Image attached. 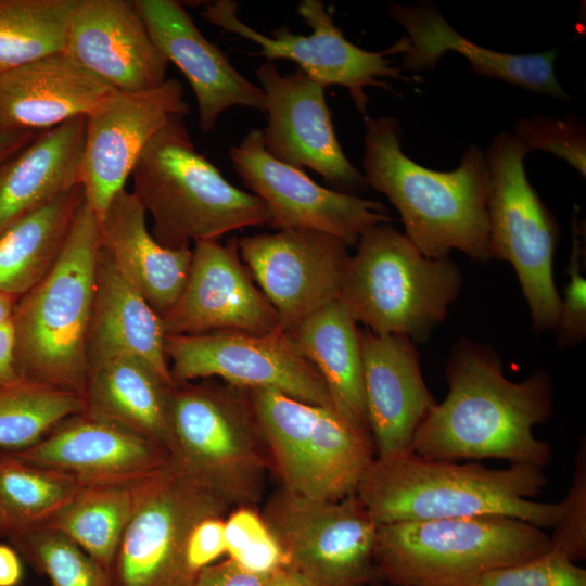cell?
<instances>
[{
    "mask_svg": "<svg viewBox=\"0 0 586 586\" xmlns=\"http://www.w3.org/2000/svg\"><path fill=\"white\" fill-rule=\"evenodd\" d=\"M367 421L377 457L411 451L415 433L436 403L413 342L360 331Z\"/></svg>",
    "mask_w": 586,
    "mask_h": 586,
    "instance_id": "23",
    "label": "cell"
},
{
    "mask_svg": "<svg viewBox=\"0 0 586 586\" xmlns=\"http://www.w3.org/2000/svg\"><path fill=\"white\" fill-rule=\"evenodd\" d=\"M165 354L175 384L221 379L239 388L276 391L336 411L321 375L283 330L170 335Z\"/></svg>",
    "mask_w": 586,
    "mask_h": 586,
    "instance_id": "14",
    "label": "cell"
},
{
    "mask_svg": "<svg viewBox=\"0 0 586 586\" xmlns=\"http://www.w3.org/2000/svg\"><path fill=\"white\" fill-rule=\"evenodd\" d=\"M229 155L243 183L265 203L272 229L318 231L356 246L367 229L393 220L382 203L322 187L275 158L260 129L251 130Z\"/></svg>",
    "mask_w": 586,
    "mask_h": 586,
    "instance_id": "15",
    "label": "cell"
},
{
    "mask_svg": "<svg viewBox=\"0 0 586 586\" xmlns=\"http://www.w3.org/2000/svg\"><path fill=\"white\" fill-rule=\"evenodd\" d=\"M18 297L0 293V327L10 322Z\"/></svg>",
    "mask_w": 586,
    "mask_h": 586,
    "instance_id": "48",
    "label": "cell"
},
{
    "mask_svg": "<svg viewBox=\"0 0 586 586\" xmlns=\"http://www.w3.org/2000/svg\"><path fill=\"white\" fill-rule=\"evenodd\" d=\"M85 410L84 397L24 378L0 384V450L28 448L66 418Z\"/></svg>",
    "mask_w": 586,
    "mask_h": 586,
    "instance_id": "34",
    "label": "cell"
},
{
    "mask_svg": "<svg viewBox=\"0 0 586 586\" xmlns=\"http://www.w3.org/2000/svg\"><path fill=\"white\" fill-rule=\"evenodd\" d=\"M447 382V396L415 433L412 453L449 462L494 458L544 468L550 461V446L533 434L551 413L547 372L513 382L495 353L467 341L450 355Z\"/></svg>",
    "mask_w": 586,
    "mask_h": 586,
    "instance_id": "1",
    "label": "cell"
},
{
    "mask_svg": "<svg viewBox=\"0 0 586 586\" xmlns=\"http://www.w3.org/2000/svg\"><path fill=\"white\" fill-rule=\"evenodd\" d=\"M230 508L171 461L145 479L109 571L110 586H192L187 543L203 519Z\"/></svg>",
    "mask_w": 586,
    "mask_h": 586,
    "instance_id": "11",
    "label": "cell"
},
{
    "mask_svg": "<svg viewBox=\"0 0 586 586\" xmlns=\"http://www.w3.org/2000/svg\"><path fill=\"white\" fill-rule=\"evenodd\" d=\"M246 391L284 489L317 500L356 494L374 459L369 435L334 409L276 391Z\"/></svg>",
    "mask_w": 586,
    "mask_h": 586,
    "instance_id": "9",
    "label": "cell"
},
{
    "mask_svg": "<svg viewBox=\"0 0 586 586\" xmlns=\"http://www.w3.org/2000/svg\"><path fill=\"white\" fill-rule=\"evenodd\" d=\"M99 242L120 273L164 316L187 283L192 250L161 244L148 229L144 207L126 189L114 196L99 219Z\"/></svg>",
    "mask_w": 586,
    "mask_h": 586,
    "instance_id": "27",
    "label": "cell"
},
{
    "mask_svg": "<svg viewBox=\"0 0 586 586\" xmlns=\"http://www.w3.org/2000/svg\"><path fill=\"white\" fill-rule=\"evenodd\" d=\"M99 220L86 200L53 269L14 307L10 324L18 377L84 397Z\"/></svg>",
    "mask_w": 586,
    "mask_h": 586,
    "instance_id": "4",
    "label": "cell"
},
{
    "mask_svg": "<svg viewBox=\"0 0 586 586\" xmlns=\"http://www.w3.org/2000/svg\"><path fill=\"white\" fill-rule=\"evenodd\" d=\"M288 333L321 375L336 411L371 437L365 406L360 330L340 297Z\"/></svg>",
    "mask_w": 586,
    "mask_h": 586,
    "instance_id": "29",
    "label": "cell"
},
{
    "mask_svg": "<svg viewBox=\"0 0 586 586\" xmlns=\"http://www.w3.org/2000/svg\"><path fill=\"white\" fill-rule=\"evenodd\" d=\"M113 89L142 92L166 78L168 60L128 0H75L62 50Z\"/></svg>",
    "mask_w": 586,
    "mask_h": 586,
    "instance_id": "20",
    "label": "cell"
},
{
    "mask_svg": "<svg viewBox=\"0 0 586 586\" xmlns=\"http://www.w3.org/2000/svg\"><path fill=\"white\" fill-rule=\"evenodd\" d=\"M153 41L168 62L190 82L203 133L231 106L264 112V92L247 80L195 26L182 4L174 0L133 1Z\"/></svg>",
    "mask_w": 586,
    "mask_h": 586,
    "instance_id": "22",
    "label": "cell"
},
{
    "mask_svg": "<svg viewBox=\"0 0 586 586\" xmlns=\"http://www.w3.org/2000/svg\"><path fill=\"white\" fill-rule=\"evenodd\" d=\"M265 586H315L291 569L283 566L275 571Z\"/></svg>",
    "mask_w": 586,
    "mask_h": 586,
    "instance_id": "47",
    "label": "cell"
},
{
    "mask_svg": "<svg viewBox=\"0 0 586 586\" xmlns=\"http://www.w3.org/2000/svg\"><path fill=\"white\" fill-rule=\"evenodd\" d=\"M364 123L365 182L397 209L404 234L420 253L445 258L457 250L489 260V171L482 149L470 144L456 169L437 171L404 153L397 118L367 116Z\"/></svg>",
    "mask_w": 586,
    "mask_h": 586,
    "instance_id": "2",
    "label": "cell"
},
{
    "mask_svg": "<svg viewBox=\"0 0 586 586\" xmlns=\"http://www.w3.org/2000/svg\"><path fill=\"white\" fill-rule=\"evenodd\" d=\"M75 0H0V76L63 50Z\"/></svg>",
    "mask_w": 586,
    "mask_h": 586,
    "instance_id": "35",
    "label": "cell"
},
{
    "mask_svg": "<svg viewBox=\"0 0 586 586\" xmlns=\"http://www.w3.org/2000/svg\"><path fill=\"white\" fill-rule=\"evenodd\" d=\"M84 202L79 184L0 232V293L20 298L53 269Z\"/></svg>",
    "mask_w": 586,
    "mask_h": 586,
    "instance_id": "31",
    "label": "cell"
},
{
    "mask_svg": "<svg viewBox=\"0 0 586 586\" xmlns=\"http://www.w3.org/2000/svg\"><path fill=\"white\" fill-rule=\"evenodd\" d=\"M272 533L253 507H240L225 518L226 553L237 559L268 539Z\"/></svg>",
    "mask_w": 586,
    "mask_h": 586,
    "instance_id": "41",
    "label": "cell"
},
{
    "mask_svg": "<svg viewBox=\"0 0 586 586\" xmlns=\"http://www.w3.org/2000/svg\"><path fill=\"white\" fill-rule=\"evenodd\" d=\"M183 117H171L150 140L130 176L131 192L153 218L154 238L179 249L267 226L265 203L231 184L195 150Z\"/></svg>",
    "mask_w": 586,
    "mask_h": 586,
    "instance_id": "5",
    "label": "cell"
},
{
    "mask_svg": "<svg viewBox=\"0 0 586 586\" xmlns=\"http://www.w3.org/2000/svg\"><path fill=\"white\" fill-rule=\"evenodd\" d=\"M561 515L552 526V549L573 561L586 557V441L583 437L575 454L571 486L561 501Z\"/></svg>",
    "mask_w": 586,
    "mask_h": 586,
    "instance_id": "39",
    "label": "cell"
},
{
    "mask_svg": "<svg viewBox=\"0 0 586 586\" xmlns=\"http://www.w3.org/2000/svg\"><path fill=\"white\" fill-rule=\"evenodd\" d=\"M547 485L543 468L531 463L489 469L476 462L430 460L408 451L374 457L356 495L379 525L504 515L552 527L561 515V501L531 499Z\"/></svg>",
    "mask_w": 586,
    "mask_h": 586,
    "instance_id": "3",
    "label": "cell"
},
{
    "mask_svg": "<svg viewBox=\"0 0 586 586\" xmlns=\"http://www.w3.org/2000/svg\"><path fill=\"white\" fill-rule=\"evenodd\" d=\"M38 133L37 131L0 130V166L30 144Z\"/></svg>",
    "mask_w": 586,
    "mask_h": 586,
    "instance_id": "46",
    "label": "cell"
},
{
    "mask_svg": "<svg viewBox=\"0 0 586 586\" xmlns=\"http://www.w3.org/2000/svg\"><path fill=\"white\" fill-rule=\"evenodd\" d=\"M347 247L336 237L306 229L238 239L241 260L285 332L340 297Z\"/></svg>",
    "mask_w": 586,
    "mask_h": 586,
    "instance_id": "17",
    "label": "cell"
},
{
    "mask_svg": "<svg viewBox=\"0 0 586 586\" xmlns=\"http://www.w3.org/2000/svg\"><path fill=\"white\" fill-rule=\"evenodd\" d=\"M170 461L230 509L253 507L263 492L267 458L246 390L205 379L171 387Z\"/></svg>",
    "mask_w": 586,
    "mask_h": 586,
    "instance_id": "6",
    "label": "cell"
},
{
    "mask_svg": "<svg viewBox=\"0 0 586 586\" xmlns=\"http://www.w3.org/2000/svg\"><path fill=\"white\" fill-rule=\"evenodd\" d=\"M23 577V565L17 551L0 544V586H17Z\"/></svg>",
    "mask_w": 586,
    "mask_h": 586,
    "instance_id": "45",
    "label": "cell"
},
{
    "mask_svg": "<svg viewBox=\"0 0 586 586\" xmlns=\"http://www.w3.org/2000/svg\"><path fill=\"white\" fill-rule=\"evenodd\" d=\"M170 390L171 386L142 359L119 356L89 369L84 411L155 441L167 449Z\"/></svg>",
    "mask_w": 586,
    "mask_h": 586,
    "instance_id": "30",
    "label": "cell"
},
{
    "mask_svg": "<svg viewBox=\"0 0 586 586\" xmlns=\"http://www.w3.org/2000/svg\"><path fill=\"white\" fill-rule=\"evenodd\" d=\"M527 150L513 132L497 135L485 153L489 171L487 211L492 258L512 265L536 331L555 329L561 298L553 280L558 227L531 186Z\"/></svg>",
    "mask_w": 586,
    "mask_h": 586,
    "instance_id": "10",
    "label": "cell"
},
{
    "mask_svg": "<svg viewBox=\"0 0 586 586\" xmlns=\"http://www.w3.org/2000/svg\"><path fill=\"white\" fill-rule=\"evenodd\" d=\"M584 249L575 227L572 232V252L568 265L569 282L561 300L560 316L556 324L558 341L563 347L582 342L586 335V279L582 260Z\"/></svg>",
    "mask_w": 586,
    "mask_h": 586,
    "instance_id": "40",
    "label": "cell"
},
{
    "mask_svg": "<svg viewBox=\"0 0 586 586\" xmlns=\"http://www.w3.org/2000/svg\"><path fill=\"white\" fill-rule=\"evenodd\" d=\"M112 90L63 51L43 55L0 76V130L51 129L86 116Z\"/></svg>",
    "mask_w": 586,
    "mask_h": 586,
    "instance_id": "25",
    "label": "cell"
},
{
    "mask_svg": "<svg viewBox=\"0 0 586 586\" xmlns=\"http://www.w3.org/2000/svg\"><path fill=\"white\" fill-rule=\"evenodd\" d=\"M16 549L51 586H110L109 573L72 539L46 526L10 535Z\"/></svg>",
    "mask_w": 586,
    "mask_h": 586,
    "instance_id": "36",
    "label": "cell"
},
{
    "mask_svg": "<svg viewBox=\"0 0 586 586\" xmlns=\"http://www.w3.org/2000/svg\"><path fill=\"white\" fill-rule=\"evenodd\" d=\"M237 13L238 4L234 1L217 0L205 4L201 15L226 33L256 43L260 49L252 55L265 56L267 61L291 60L326 88L332 85L346 88L355 109L365 117L369 101L367 87L393 92L392 85L385 79L410 81L388 58L406 52V36L387 50H365L344 36L321 0H302L297 5L298 15L313 29L308 36L293 34L286 26L273 29L271 36H266L246 25Z\"/></svg>",
    "mask_w": 586,
    "mask_h": 586,
    "instance_id": "13",
    "label": "cell"
},
{
    "mask_svg": "<svg viewBox=\"0 0 586 586\" xmlns=\"http://www.w3.org/2000/svg\"><path fill=\"white\" fill-rule=\"evenodd\" d=\"M86 116L40 131L0 166V232L80 184Z\"/></svg>",
    "mask_w": 586,
    "mask_h": 586,
    "instance_id": "28",
    "label": "cell"
},
{
    "mask_svg": "<svg viewBox=\"0 0 586 586\" xmlns=\"http://www.w3.org/2000/svg\"><path fill=\"white\" fill-rule=\"evenodd\" d=\"M388 15L408 35V48L402 58L406 71L434 68L444 54L454 51L469 61L476 75L564 101L571 98L556 77V49L511 54L481 47L458 33L433 4L425 2L415 5L391 3Z\"/></svg>",
    "mask_w": 586,
    "mask_h": 586,
    "instance_id": "24",
    "label": "cell"
},
{
    "mask_svg": "<svg viewBox=\"0 0 586 586\" xmlns=\"http://www.w3.org/2000/svg\"><path fill=\"white\" fill-rule=\"evenodd\" d=\"M551 547L542 527L504 515L379 525L377 572L393 586H474L486 573Z\"/></svg>",
    "mask_w": 586,
    "mask_h": 586,
    "instance_id": "7",
    "label": "cell"
},
{
    "mask_svg": "<svg viewBox=\"0 0 586 586\" xmlns=\"http://www.w3.org/2000/svg\"><path fill=\"white\" fill-rule=\"evenodd\" d=\"M189 105L177 79L151 90H112L86 115L79 182L98 220L126 180L150 140L174 116H186Z\"/></svg>",
    "mask_w": 586,
    "mask_h": 586,
    "instance_id": "16",
    "label": "cell"
},
{
    "mask_svg": "<svg viewBox=\"0 0 586 586\" xmlns=\"http://www.w3.org/2000/svg\"><path fill=\"white\" fill-rule=\"evenodd\" d=\"M255 75L264 92L263 138L268 153L296 168H310L340 192L357 195L366 190L362 173L337 140L326 87L300 68L283 75L272 61L263 63Z\"/></svg>",
    "mask_w": 586,
    "mask_h": 586,
    "instance_id": "18",
    "label": "cell"
},
{
    "mask_svg": "<svg viewBox=\"0 0 586 586\" xmlns=\"http://www.w3.org/2000/svg\"><path fill=\"white\" fill-rule=\"evenodd\" d=\"M85 484L71 474L0 450V532L11 535L42 525Z\"/></svg>",
    "mask_w": 586,
    "mask_h": 586,
    "instance_id": "33",
    "label": "cell"
},
{
    "mask_svg": "<svg viewBox=\"0 0 586 586\" xmlns=\"http://www.w3.org/2000/svg\"><path fill=\"white\" fill-rule=\"evenodd\" d=\"M474 586H586V570L550 548L523 562L493 570Z\"/></svg>",
    "mask_w": 586,
    "mask_h": 586,
    "instance_id": "38",
    "label": "cell"
},
{
    "mask_svg": "<svg viewBox=\"0 0 586 586\" xmlns=\"http://www.w3.org/2000/svg\"><path fill=\"white\" fill-rule=\"evenodd\" d=\"M262 517L285 566L315 586H367L377 573L379 524L356 494L317 500L282 488Z\"/></svg>",
    "mask_w": 586,
    "mask_h": 586,
    "instance_id": "12",
    "label": "cell"
},
{
    "mask_svg": "<svg viewBox=\"0 0 586 586\" xmlns=\"http://www.w3.org/2000/svg\"><path fill=\"white\" fill-rule=\"evenodd\" d=\"M225 518L208 517L192 528L187 543V562L195 574L226 553Z\"/></svg>",
    "mask_w": 586,
    "mask_h": 586,
    "instance_id": "42",
    "label": "cell"
},
{
    "mask_svg": "<svg viewBox=\"0 0 586 586\" xmlns=\"http://www.w3.org/2000/svg\"><path fill=\"white\" fill-rule=\"evenodd\" d=\"M16 378L13 332L8 322L0 327V384Z\"/></svg>",
    "mask_w": 586,
    "mask_h": 586,
    "instance_id": "44",
    "label": "cell"
},
{
    "mask_svg": "<svg viewBox=\"0 0 586 586\" xmlns=\"http://www.w3.org/2000/svg\"><path fill=\"white\" fill-rule=\"evenodd\" d=\"M0 531H1V522H0Z\"/></svg>",
    "mask_w": 586,
    "mask_h": 586,
    "instance_id": "49",
    "label": "cell"
},
{
    "mask_svg": "<svg viewBox=\"0 0 586 586\" xmlns=\"http://www.w3.org/2000/svg\"><path fill=\"white\" fill-rule=\"evenodd\" d=\"M10 453L86 484L138 482L170 462L162 444L86 411L66 418L35 445Z\"/></svg>",
    "mask_w": 586,
    "mask_h": 586,
    "instance_id": "21",
    "label": "cell"
},
{
    "mask_svg": "<svg viewBox=\"0 0 586 586\" xmlns=\"http://www.w3.org/2000/svg\"><path fill=\"white\" fill-rule=\"evenodd\" d=\"M144 480L85 484L58 513L39 526L72 539L109 573Z\"/></svg>",
    "mask_w": 586,
    "mask_h": 586,
    "instance_id": "32",
    "label": "cell"
},
{
    "mask_svg": "<svg viewBox=\"0 0 586 586\" xmlns=\"http://www.w3.org/2000/svg\"><path fill=\"white\" fill-rule=\"evenodd\" d=\"M271 574L249 572L228 558L202 569L192 586H265Z\"/></svg>",
    "mask_w": 586,
    "mask_h": 586,
    "instance_id": "43",
    "label": "cell"
},
{
    "mask_svg": "<svg viewBox=\"0 0 586 586\" xmlns=\"http://www.w3.org/2000/svg\"><path fill=\"white\" fill-rule=\"evenodd\" d=\"M165 339L162 317L100 249L86 341L89 369L115 357L133 356L173 387Z\"/></svg>",
    "mask_w": 586,
    "mask_h": 586,
    "instance_id": "26",
    "label": "cell"
},
{
    "mask_svg": "<svg viewBox=\"0 0 586 586\" xmlns=\"http://www.w3.org/2000/svg\"><path fill=\"white\" fill-rule=\"evenodd\" d=\"M356 247L340 293L354 321L374 334L425 340L460 292L458 266L425 257L390 224L367 229Z\"/></svg>",
    "mask_w": 586,
    "mask_h": 586,
    "instance_id": "8",
    "label": "cell"
},
{
    "mask_svg": "<svg viewBox=\"0 0 586 586\" xmlns=\"http://www.w3.org/2000/svg\"><path fill=\"white\" fill-rule=\"evenodd\" d=\"M513 133L527 152L540 150L551 153L585 177V129L573 118L559 119L551 116L520 118Z\"/></svg>",
    "mask_w": 586,
    "mask_h": 586,
    "instance_id": "37",
    "label": "cell"
},
{
    "mask_svg": "<svg viewBox=\"0 0 586 586\" xmlns=\"http://www.w3.org/2000/svg\"><path fill=\"white\" fill-rule=\"evenodd\" d=\"M162 322L166 336L282 330L276 310L241 260L237 237L225 245L217 240L194 243L187 283Z\"/></svg>",
    "mask_w": 586,
    "mask_h": 586,
    "instance_id": "19",
    "label": "cell"
}]
</instances>
